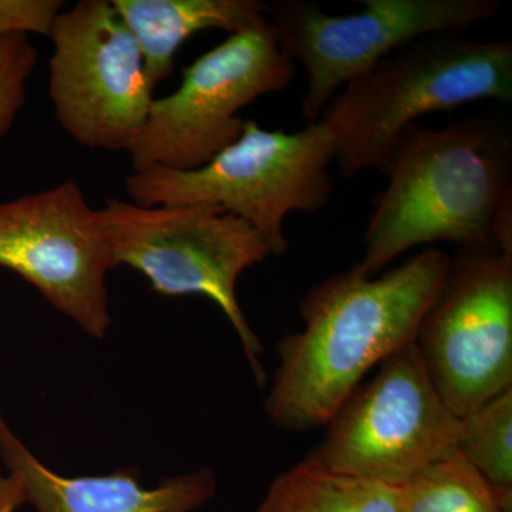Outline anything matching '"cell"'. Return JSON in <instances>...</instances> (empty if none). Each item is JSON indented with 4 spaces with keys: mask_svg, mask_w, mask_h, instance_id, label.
Segmentation results:
<instances>
[{
    "mask_svg": "<svg viewBox=\"0 0 512 512\" xmlns=\"http://www.w3.org/2000/svg\"><path fill=\"white\" fill-rule=\"evenodd\" d=\"M49 94L60 127L90 150L126 151L154 100L144 57L111 0H82L57 16Z\"/></svg>",
    "mask_w": 512,
    "mask_h": 512,
    "instance_id": "obj_10",
    "label": "cell"
},
{
    "mask_svg": "<svg viewBox=\"0 0 512 512\" xmlns=\"http://www.w3.org/2000/svg\"><path fill=\"white\" fill-rule=\"evenodd\" d=\"M22 493L15 477L0 476V512H15L22 507Z\"/></svg>",
    "mask_w": 512,
    "mask_h": 512,
    "instance_id": "obj_19",
    "label": "cell"
},
{
    "mask_svg": "<svg viewBox=\"0 0 512 512\" xmlns=\"http://www.w3.org/2000/svg\"><path fill=\"white\" fill-rule=\"evenodd\" d=\"M144 57L151 86L174 72L178 49L195 33H232L268 19V3L259 0H111Z\"/></svg>",
    "mask_w": 512,
    "mask_h": 512,
    "instance_id": "obj_13",
    "label": "cell"
},
{
    "mask_svg": "<svg viewBox=\"0 0 512 512\" xmlns=\"http://www.w3.org/2000/svg\"><path fill=\"white\" fill-rule=\"evenodd\" d=\"M256 512H404L402 488L333 473L309 460L269 485Z\"/></svg>",
    "mask_w": 512,
    "mask_h": 512,
    "instance_id": "obj_14",
    "label": "cell"
},
{
    "mask_svg": "<svg viewBox=\"0 0 512 512\" xmlns=\"http://www.w3.org/2000/svg\"><path fill=\"white\" fill-rule=\"evenodd\" d=\"M62 0H0V39L29 33L50 36Z\"/></svg>",
    "mask_w": 512,
    "mask_h": 512,
    "instance_id": "obj_18",
    "label": "cell"
},
{
    "mask_svg": "<svg viewBox=\"0 0 512 512\" xmlns=\"http://www.w3.org/2000/svg\"><path fill=\"white\" fill-rule=\"evenodd\" d=\"M28 36L0 39V141L9 133L26 103V84L37 64Z\"/></svg>",
    "mask_w": 512,
    "mask_h": 512,
    "instance_id": "obj_17",
    "label": "cell"
},
{
    "mask_svg": "<svg viewBox=\"0 0 512 512\" xmlns=\"http://www.w3.org/2000/svg\"><path fill=\"white\" fill-rule=\"evenodd\" d=\"M363 10L328 15L308 0L268 3L276 42L308 74L302 116L316 123L330 100L394 50L421 36L494 19L498 0H360Z\"/></svg>",
    "mask_w": 512,
    "mask_h": 512,
    "instance_id": "obj_8",
    "label": "cell"
},
{
    "mask_svg": "<svg viewBox=\"0 0 512 512\" xmlns=\"http://www.w3.org/2000/svg\"><path fill=\"white\" fill-rule=\"evenodd\" d=\"M402 494L404 512H512V497L491 487L460 453L421 471Z\"/></svg>",
    "mask_w": 512,
    "mask_h": 512,
    "instance_id": "obj_15",
    "label": "cell"
},
{
    "mask_svg": "<svg viewBox=\"0 0 512 512\" xmlns=\"http://www.w3.org/2000/svg\"><path fill=\"white\" fill-rule=\"evenodd\" d=\"M448 265L443 249L429 247L373 278L352 266L313 285L299 302L305 326L276 346L265 400L272 423L295 433L325 427L373 366L417 339Z\"/></svg>",
    "mask_w": 512,
    "mask_h": 512,
    "instance_id": "obj_1",
    "label": "cell"
},
{
    "mask_svg": "<svg viewBox=\"0 0 512 512\" xmlns=\"http://www.w3.org/2000/svg\"><path fill=\"white\" fill-rule=\"evenodd\" d=\"M386 177L373 201L365 254L355 265L363 275H379L419 245L497 249L495 215L512 200L510 121L480 114L443 128L414 124Z\"/></svg>",
    "mask_w": 512,
    "mask_h": 512,
    "instance_id": "obj_2",
    "label": "cell"
},
{
    "mask_svg": "<svg viewBox=\"0 0 512 512\" xmlns=\"http://www.w3.org/2000/svg\"><path fill=\"white\" fill-rule=\"evenodd\" d=\"M0 266L35 286L90 338H106L114 266L97 212L76 180L0 202Z\"/></svg>",
    "mask_w": 512,
    "mask_h": 512,
    "instance_id": "obj_11",
    "label": "cell"
},
{
    "mask_svg": "<svg viewBox=\"0 0 512 512\" xmlns=\"http://www.w3.org/2000/svg\"><path fill=\"white\" fill-rule=\"evenodd\" d=\"M0 457L18 481L23 505L36 512H194L217 493V480L207 467L164 478L153 488L140 483L137 468L106 476H60L18 439L2 416Z\"/></svg>",
    "mask_w": 512,
    "mask_h": 512,
    "instance_id": "obj_12",
    "label": "cell"
},
{
    "mask_svg": "<svg viewBox=\"0 0 512 512\" xmlns=\"http://www.w3.org/2000/svg\"><path fill=\"white\" fill-rule=\"evenodd\" d=\"M512 101V43L464 30L421 36L343 87L319 117L346 178L389 173L409 127L466 104Z\"/></svg>",
    "mask_w": 512,
    "mask_h": 512,
    "instance_id": "obj_3",
    "label": "cell"
},
{
    "mask_svg": "<svg viewBox=\"0 0 512 512\" xmlns=\"http://www.w3.org/2000/svg\"><path fill=\"white\" fill-rule=\"evenodd\" d=\"M335 144L316 121L288 133L245 120L237 141L200 168L131 171L124 185L141 207L215 205L241 218L268 242L274 256L288 251L284 222L291 212L316 214L333 191Z\"/></svg>",
    "mask_w": 512,
    "mask_h": 512,
    "instance_id": "obj_4",
    "label": "cell"
},
{
    "mask_svg": "<svg viewBox=\"0 0 512 512\" xmlns=\"http://www.w3.org/2000/svg\"><path fill=\"white\" fill-rule=\"evenodd\" d=\"M295 63L282 52L268 19L232 33L183 70L175 92L154 97L127 148L131 171L200 168L238 140L239 111L292 82Z\"/></svg>",
    "mask_w": 512,
    "mask_h": 512,
    "instance_id": "obj_7",
    "label": "cell"
},
{
    "mask_svg": "<svg viewBox=\"0 0 512 512\" xmlns=\"http://www.w3.org/2000/svg\"><path fill=\"white\" fill-rule=\"evenodd\" d=\"M431 382L460 419L512 387V256L457 248L416 339Z\"/></svg>",
    "mask_w": 512,
    "mask_h": 512,
    "instance_id": "obj_9",
    "label": "cell"
},
{
    "mask_svg": "<svg viewBox=\"0 0 512 512\" xmlns=\"http://www.w3.org/2000/svg\"><path fill=\"white\" fill-rule=\"evenodd\" d=\"M306 460L402 488L431 464L458 453L461 419L431 382L416 340L380 363L325 426Z\"/></svg>",
    "mask_w": 512,
    "mask_h": 512,
    "instance_id": "obj_6",
    "label": "cell"
},
{
    "mask_svg": "<svg viewBox=\"0 0 512 512\" xmlns=\"http://www.w3.org/2000/svg\"><path fill=\"white\" fill-rule=\"evenodd\" d=\"M114 268L126 265L163 296L202 295L227 316L256 383L266 375L261 339L239 306V276L272 254L265 238L215 205H156L107 200L96 210Z\"/></svg>",
    "mask_w": 512,
    "mask_h": 512,
    "instance_id": "obj_5",
    "label": "cell"
},
{
    "mask_svg": "<svg viewBox=\"0 0 512 512\" xmlns=\"http://www.w3.org/2000/svg\"><path fill=\"white\" fill-rule=\"evenodd\" d=\"M457 451L491 487L512 497V387L461 419Z\"/></svg>",
    "mask_w": 512,
    "mask_h": 512,
    "instance_id": "obj_16",
    "label": "cell"
}]
</instances>
